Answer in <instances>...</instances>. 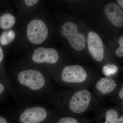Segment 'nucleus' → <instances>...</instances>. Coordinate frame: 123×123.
I'll return each instance as SVG.
<instances>
[{"instance_id": "nucleus-16", "label": "nucleus", "mask_w": 123, "mask_h": 123, "mask_svg": "<svg viewBox=\"0 0 123 123\" xmlns=\"http://www.w3.org/2000/svg\"><path fill=\"white\" fill-rule=\"evenodd\" d=\"M57 123H78V122L75 118L65 117L60 119Z\"/></svg>"}, {"instance_id": "nucleus-13", "label": "nucleus", "mask_w": 123, "mask_h": 123, "mask_svg": "<svg viewBox=\"0 0 123 123\" xmlns=\"http://www.w3.org/2000/svg\"><path fill=\"white\" fill-rule=\"evenodd\" d=\"M106 118L104 123H117L118 119V113L115 110H108L106 113Z\"/></svg>"}, {"instance_id": "nucleus-12", "label": "nucleus", "mask_w": 123, "mask_h": 123, "mask_svg": "<svg viewBox=\"0 0 123 123\" xmlns=\"http://www.w3.org/2000/svg\"><path fill=\"white\" fill-rule=\"evenodd\" d=\"M15 37V32L12 30L3 31L0 37V43L2 46H5L13 41Z\"/></svg>"}, {"instance_id": "nucleus-15", "label": "nucleus", "mask_w": 123, "mask_h": 123, "mask_svg": "<svg viewBox=\"0 0 123 123\" xmlns=\"http://www.w3.org/2000/svg\"><path fill=\"white\" fill-rule=\"evenodd\" d=\"M118 43L120 44L119 48L116 51L115 54L117 56L121 57L123 56V36H121L119 39Z\"/></svg>"}, {"instance_id": "nucleus-24", "label": "nucleus", "mask_w": 123, "mask_h": 123, "mask_svg": "<svg viewBox=\"0 0 123 123\" xmlns=\"http://www.w3.org/2000/svg\"></svg>"}, {"instance_id": "nucleus-2", "label": "nucleus", "mask_w": 123, "mask_h": 123, "mask_svg": "<svg viewBox=\"0 0 123 123\" xmlns=\"http://www.w3.org/2000/svg\"><path fill=\"white\" fill-rule=\"evenodd\" d=\"M86 73L84 69L79 65H71L65 66L62 69L60 75L53 74L51 79L59 81L68 84L81 83L87 78Z\"/></svg>"}, {"instance_id": "nucleus-9", "label": "nucleus", "mask_w": 123, "mask_h": 123, "mask_svg": "<svg viewBox=\"0 0 123 123\" xmlns=\"http://www.w3.org/2000/svg\"><path fill=\"white\" fill-rule=\"evenodd\" d=\"M107 18L114 26L117 27L123 26V12L118 5L113 2L108 3L104 8Z\"/></svg>"}, {"instance_id": "nucleus-17", "label": "nucleus", "mask_w": 123, "mask_h": 123, "mask_svg": "<svg viewBox=\"0 0 123 123\" xmlns=\"http://www.w3.org/2000/svg\"><path fill=\"white\" fill-rule=\"evenodd\" d=\"M24 1L26 5L31 7L36 4L39 0H24Z\"/></svg>"}, {"instance_id": "nucleus-20", "label": "nucleus", "mask_w": 123, "mask_h": 123, "mask_svg": "<svg viewBox=\"0 0 123 123\" xmlns=\"http://www.w3.org/2000/svg\"><path fill=\"white\" fill-rule=\"evenodd\" d=\"M119 96L120 98L123 99V86L119 92Z\"/></svg>"}, {"instance_id": "nucleus-10", "label": "nucleus", "mask_w": 123, "mask_h": 123, "mask_svg": "<svg viewBox=\"0 0 123 123\" xmlns=\"http://www.w3.org/2000/svg\"><path fill=\"white\" fill-rule=\"evenodd\" d=\"M116 85V82L114 79L108 77H105L97 82L95 86L99 92L105 94L112 92Z\"/></svg>"}, {"instance_id": "nucleus-21", "label": "nucleus", "mask_w": 123, "mask_h": 123, "mask_svg": "<svg viewBox=\"0 0 123 123\" xmlns=\"http://www.w3.org/2000/svg\"><path fill=\"white\" fill-rule=\"evenodd\" d=\"M118 4L123 10V0H117Z\"/></svg>"}, {"instance_id": "nucleus-14", "label": "nucleus", "mask_w": 123, "mask_h": 123, "mask_svg": "<svg viewBox=\"0 0 123 123\" xmlns=\"http://www.w3.org/2000/svg\"><path fill=\"white\" fill-rule=\"evenodd\" d=\"M118 70V68L115 65L108 64L103 66L102 71L104 75L106 76H109L115 74Z\"/></svg>"}, {"instance_id": "nucleus-4", "label": "nucleus", "mask_w": 123, "mask_h": 123, "mask_svg": "<svg viewBox=\"0 0 123 123\" xmlns=\"http://www.w3.org/2000/svg\"><path fill=\"white\" fill-rule=\"evenodd\" d=\"M61 33L75 50L81 51L85 47V37L84 35L78 32L77 26L74 23L69 22L65 23L62 28Z\"/></svg>"}, {"instance_id": "nucleus-1", "label": "nucleus", "mask_w": 123, "mask_h": 123, "mask_svg": "<svg viewBox=\"0 0 123 123\" xmlns=\"http://www.w3.org/2000/svg\"><path fill=\"white\" fill-rule=\"evenodd\" d=\"M14 94L27 103L45 99L54 92L50 78L45 73L35 69L20 70L12 77Z\"/></svg>"}, {"instance_id": "nucleus-11", "label": "nucleus", "mask_w": 123, "mask_h": 123, "mask_svg": "<svg viewBox=\"0 0 123 123\" xmlns=\"http://www.w3.org/2000/svg\"><path fill=\"white\" fill-rule=\"evenodd\" d=\"M15 23V18L11 14H4L0 18V26L3 30L10 29L13 26Z\"/></svg>"}, {"instance_id": "nucleus-8", "label": "nucleus", "mask_w": 123, "mask_h": 123, "mask_svg": "<svg viewBox=\"0 0 123 123\" xmlns=\"http://www.w3.org/2000/svg\"><path fill=\"white\" fill-rule=\"evenodd\" d=\"M87 42L91 56L97 61L101 62L104 58V51L102 41L99 35L94 31H90L88 34Z\"/></svg>"}, {"instance_id": "nucleus-22", "label": "nucleus", "mask_w": 123, "mask_h": 123, "mask_svg": "<svg viewBox=\"0 0 123 123\" xmlns=\"http://www.w3.org/2000/svg\"><path fill=\"white\" fill-rule=\"evenodd\" d=\"M117 123H123V116L121 117L118 119Z\"/></svg>"}, {"instance_id": "nucleus-3", "label": "nucleus", "mask_w": 123, "mask_h": 123, "mask_svg": "<svg viewBox=\"0 0 123 123\" xmlns=\"http://www.w3.org/2000/svg\"><path fill=\"white\" fill-rule=\"evenodd\" d=\"M47 107L40 104H31L24 107L18 118L20 123H42L49 115Z\"/></svg>"}, {"instance_id": "nucleus-19", "label": "nucleus", "mask_w": 123, "mask_h": 123, "mask_svg": "<svg viewBox=\"0 0 123 123\" xmlns=\"http://www.w3.org/2000/svg\"><path fill=\"white\" fill-rule=\"evenodd\" d=\"M0 123H7V120L4 117H0Z\"/></svg>"}, {"instance_id": "nucleus-18", "label": "nucleus", "mask_w": 123, "mask_h": 123, "mask_svg": "<svg viewBox=\"0 0 123 123\" xmlns=\"http://www.w3.org/2000/svg\"><path fill=\"white\" fill-rule=\"evenodd\" d=\"M4 58V53L1 47H0V63L2 62Z\"/></svg>"}, {"instance_id": "nucleus-23", "label": "nucleus", "mask_w": 123, "mask_h": 123, "mask_svg": "<svg viewBox=\"0 0 123 123\" xmlns=\"http://www.w3.org/2000/svg\"></svg>"}, {"instance_id": "nucleus-7", "label": "nucleus", "mask_w": 123, "mask_h": 123, "mask_svg": "<svg viewBox=\"0 0 123 123\" xmlns=\"http://www.w3.org/2000/svg\"><path fill=\"white\" fill-rule=\"evenodd\" d=\"M59 58V53L54 49L42 47L35 49L31 56V60L34 63L37 64H45L50 65L57 63Z\"/></svg>"}, {"instance_id": "nucleus-6", "label": "nucleus", "mask_w": 123, "mask_h": 123, "mask_svg": "<svg viewBox=\"0 0 123 123\" xmlns=\"http://www.w3.org/2000/svg\"><path fill=\"white\" fill-rule=\"evenodd\" d=\"M91 97V93L87 90H82L75 92L69 101V110L75 114L84 112L89 105Z\"/></svg>"}, {"instance_id": "nucleus-5", "label": "nucleus", "mask_w": 123, "mask_h": 123, "mask_svg": "<svg viewBox=\"0 0 123 123\" xmlns=\"http://www.w3.org/2000/svg\"><path fill=\"white\" fill-rule=\"evenodd\" d=\"M48 34L46 24L41 20H33L27 25V36L29 42L33 44H41L47 38Z\"/></svg>"}]
</instances>
